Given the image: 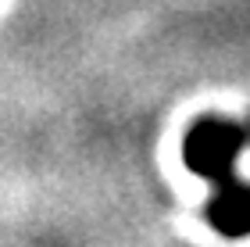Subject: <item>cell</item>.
Instances as JSON below:
<instances>
[{
  "label": "cell",
  "mask_w": 250,
  "mask_h": 247,
  "mask_svg": "<svg viewBox=\"0 0 250 247\" xmlns=\"http://www.w3.org/2000/svg\"><path fill=\"white\" fill-rule=\"evenodd\" d=\"M208 222L229 240L247 237L250 233V183H240V179L214 183V194L208 201Z\"/></svg>",
  "instance_id": "obj_2"
},
{
  "label": "cell",
  "mask_w": 250,
  "mask_h": 247,
  "mask_svg": "<svg viewBox=\"0 0 250 247\" xmlns=\"http://www.w3.org/2000/svg\"><path fill=\"white\" fill-rule=\"evenodd\" d=\"M247 140H250V122H247Z\"/></svg>",
  "instance_id": "obj_3"
},
{
  "label": "cell",
  "mask_w": 250,
  "mask_h": 247,
  "mask_svg": "<svg viewBox=\"0 0 250 247\" xmlns=\"http://www.w3.org/2000/svg\"><path fill=\"white\" fill-rule=\"evenodd\" d=\"M247 147V129L229 118H197L183 140V161L189 172H197L211 183L232 179V168L240 151Z\"/></svg>",
  "instance_id": "obj_1"
}]
</instances>
